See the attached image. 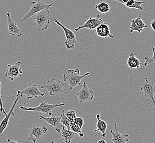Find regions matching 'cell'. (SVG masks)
Segmentation results:
<instances>
[{
	"instance_id": "6da1fadb",
	"label": "cell",
	"mask_w": 155,
	"mask_h": 143,
	"mask_svg": "<svg viewBox=\"0 0 155 143\" xmlns=\"http://www.w3.org/2000/svg\"><path fill=\"white\" fill-rule=\"evenodd\" d=\"M90 75V72H87L84 75H80V70L78 68L68 69L63 76V81L69 84V90L72 91L75 87L81 85V81L84 78Z\"/></svg>"
},
{
	"instance_id": "7a4b0ae2",
	"label": "cell",
	"mask_w": 155,
	"mask_h": 143,
	"mask_svg": "<svg viewBox=\"0 0 155 143\" xmlns=\"http://www.w3.org/2000/svg\"><path fill=\"white\" fill-rule=\"evenodd\" d=\"M35 21L34 25L39 32H43L50 27L51 17L50 9H44L33 15Z\"/></svg>"
},
{
	"instance_id": "3957f363",
	"label": "cell",
	"mask_w": 155,
	"mask_h": 143,
	"mask_svg": "<svg viewBox=\"0 0 155 143\" xmlns=\"http://www.w3.org/2000/svg\"><path fill=\"white\" fill-rule=\"evenodd\" d=\"M65 105V104L61 103V104H49L46 101L41 102L38 106L34 107H27L25 105H19L18 107H20L23 111H34L38 112L40 113L46 114L51 116L52 115V111L54 108L57 107H62Z\"/></svg>"
},
{
	"instance_id": "277c9868",
	"label": "cell",
	"mask_w": 155,
	"mask_h": 143,
	"mask_svg": "<svg viewBox=\"0 0 155 143\" xmlns=\"http://www.w3.org/2000/svg\"><path fill=\"white\" fill-rule=\"evenodd\" d=\"M65 84L62 81L52 78L48 80L45 85H42L41 88L45 89L48 91L51 96L60 95L62 94H67L68 92L64 90Z\"/></svg>"
},
{
	"instance_id": "5b68a950",
	"label": "cell",
	"mask_w": 155,
	"mask_h": 143,
	"mask_svg": "<svg viewBox=\"0 0 155 143\" xmlns=\"http://www.w3.org/2000/svg\"><path fill=\"white\" fill-rule=\"evenodd\" d=\"M140 91L143 96L147 98L145 102L149 101L150 104H152V106L155 107V86L154 83L150 81L147 78H145V81L140 82Z\"/></svg>"
},
{
	"instance_id": "8992f818",
	"label": "cell",
	"mask_w": 155,
	"mask_h": 143,
	"mask_svg": "<svg viewBox=\"0 0 155 143\" xmlns=\"http://www.w3.org/2000/svg\"><path fill=\"white\" fill-rule=\"evenodd\" d=\"M52 5V4H46V0H37L36 1L31 2L30 10L21 19V22H24L27 21L29 18L32 17L33 15L43 9H50Z\"/></svg>"
},
{
	"instance_id": "52a82bcc",
	"label": "cell",
	"mask_w": 155,
	"mask_h": 143,
	"mask_svg": "<svg viewBox=\"0 0 155 143\" xmlns=\"http://www.w3.org/2000/svg\"><path fill=\"white\" fill-rule=\"evenodd\" d=\"M51 21H53L58 26L61 27V28L63 30L66 36V40L64 42V44L66 45L67 48L68 50L74 49L75 47V45L77 43V39L74 33H73V32H72L71 29H69L68 28L63 25L60 21H58L57 19H51Z\"/></svg>"
},
{
	"instance_id": "ba28073f",
	"label": "cell",
	"mask_w": 155,
	"mask_h": 143,
	"mask_svg": "<svg viewBox=\"0 0 155 143\" xmlns=\"http://www.w3.org/2000/svg\"><path fill=\"white\" fill-rule=\"evenodd\" d=\"M17 95L20 96L21 98H22L23 96H25L27 100L25 101L27 102V100L29 99L37 98L39 96L44 97L45 95V94L41 92L36 84L29 83L25 89L18 90Z\"/></svg>"
},
{
	"instance_id": "9c48e42d",
	"label": "cell",
	"mask_w": 155,
	"mask_h": 143,
	"mask_svg": "<svg viewBox=\"0 0 155 143\" xmlns=\"http://www.w3.org/2000/svg\"><path fill=\"white\" fill-rule=\"evenodd\" d=\"M48 131V129L46 126L42 125L39 123H37L34 125H31L30 129L28 131L29 135L28 139V140L35 143L41 139L42 136L45 135Z\"/></svg>"
},
{
	"instance_id": "30bf717a",
	"label": "cell",
	"mask_w": 155,
	"mask_h": 143,
	"mask_svg": "<svg viewBox=\"0 0 155 143\" xmlns=\"http://www.w3.org/2000/svg\"><path fill=\"white\" fill-rule=\"evenodd\" d=\"M21 62L19 61L15 63V65H8L7 69L5 75V78H8L11 81H14L17 78L21 77L23 72L21 68Z\"/></svg>"
},
{
	"instance_id": "8fae6325",
	"label": "cell",
	"mask_w": 155,
	"mask_h": 143,
	"mask_svg": "<svg viewBox=\"0 0 155 143\" xmlns=\"http://www.w3.org/2000/svg\"><path fill=\"white\" fill-rule=\"evenodd\" d=\"M76 96L81 104L85 102L91 101L94 98V91L88 88L86 82H84L82 88L76 94Z\"/></svg>"
},
{
	"instance_id": "7c38bea8",
	"label": "cell",
	"mask_w": 155,
	"mask_h": 143,
	"mask_svg": "<svg viewBox=\"0 0 155 143\" xmlns=\"http://www.w3.org/2000/svg\"><path fill=\"white\" fill-rule=\"evenodd\" d=\"M84 21L85 23L83 25L75 28V32H78L83 29H88L90 30L96 29L98 25L104 22L98 15H96L95 17H90L87 20H84Z\"/></svg>"
},
{
	"instance_id": "4fadbf2b",
	"label": "cell",
	"mask_w": 155,
	"mask_h": 143,
	"mask_svg": "<svg viewBox=\"0 0 155 143\" xmlns=\"http://www.w3.org/2000/svg\"><path fill=\"white\" fill-rule=\"evenodd\" d=\"M21 98V96L17 94L16 98H15L12 107L11 108L9 112L6 114L5 115L6 116L3 118V120L1 121V122L0 123V135L3 134V132L7 127V126L8 125V123H9V119L11 118V116H15V109L16 107V105H17V102L19 101V100Z\"/></svg>"
},
{
	"instance_id": "5bb4252c",
	"label": "cell",
	"mask_w": 155,
	"mask_h": 143,
	"mask_svg": "<svg viewBox=\"0 0 155 143\" xmlns=\"http://www.w3.org/2000/svg\"><path fill=\"white\" fill-rule=\"evenodd\" d=\"M7 16V24H8V32L9 35L12 36H17L18 38H21L23 36V34L21 32V29L18 27L17 23H15L12 17L11 13L7 12L6 14Z\"/></svg>"
},
{
	"instance_id": "9a60e30c",
	"label": "cell",
	"mask_w": 155,
	"mask_h": 143,
	"mask_svg": "<svg viewBox=\"0 0 155 143\" xmlns=\"http://www.w3.org/2000/svg\"><path fill=\"white\" fill-rule=\"evenodd\" d=\"M147 27L148 26L142 20L141 15H139L137 18L133 19L130 21V33H133L134 32L141 33L144 29Z\"/></svg>"
},
{
	"instance_id": "2e32d148",
	"label": "cell",
	"mask_w": 155,
	"mask_h": 143,
	"mask_svg": "<svg viewBox=\"0 0 155 143\" xmlns=\"http://www.w3.org/2000/svg\"><path fill=\"white\" fill-rule=\"evenodd\" d=\"M61 118V116H57L56 115L51 117H45L43 116H39V119L44 120L45 122L48 123L50 126L55 128V130L58 133H60V131L63 125L60 122Z\"/></svg>"
},
{
	"instance_id": "e0dca14e",
	"label": "cell",
	"mask_w": 155,
	"mask_h": 143,
	"mask_svg": "<svg viewBox=\"0 0 155 143\" xmlns=\"http://www.w3.org/2000/svg\"><path fill=\"white\" fill-rule=\"evenodd\" d=\"M110 24L104 22L103 23L98 25V27L96 28L95 32L97 35L99 37L107 39V38H111L113 39L114 36L110 33Z\"/></svg>"
},
{
	"instance_id": "ac0fdd59",
	"label": "cell",
	"mask_w": 155,
	"mask_h": 143,
	"mask_svg": "<svg viewBox=\"0 0 155 143\" xmlns=\"http://www.w3.org/2000/svg\"><path fill=\"white\" fill-rule=\"evenodd\" d=\"M115 131L110 130V133L112 136V141L114 143H126L129 141V135L128 134L120 133L117 128V124L114 123Z\"/></svg>"
},
{
	"instance_id": "d6986e66",
	"label": "cell",
	"mask_w": 155,
	"mask_h": 143,
	"mask_svg": "<svg viewBox=\"0 0 155 143\" xmlns=\"http://www.w3.org/2000/svg\"><path fill=\"white\" fill-rule=\"evenodd\" d=\"M60 134L62 137V140L66 143H71L72 140L74 139L77 134L71 130H69L66 128L65 126L63 125L60 131Z\"/></svg>"
},
{
	"instance_id": "ffe728a7",
	"label": "cell",
	"mask_w": 155,
	"mask_h": 143,
	"mask_svg": "<svg viewBox=\"0 0 155 143\" xmlns=\"http://www.w3.org/2000/svg\"><path fill=\"white\" fill-rule=\"evenodd\" d=\"M137 54L134 52H132L129 54L127 60V66L130 69L140 68L142 63L140 60L137 57Z\"/></svg>"
},
{
	"instance_id": "44dd1931",
	"label": "cell",
	"mask_w": 155,
	"mask_h": 143,
	"mask_svg": "<svg viewBox=\"0 0 155 143\" xmlns=\"http://www.w3.org/2000/svg\"><path fill=\"white\" fill-rule=\"evenodd\" d=\"M96 119L97 122L96 123V129H95V132L100 131L101 133L102 138H104L106 135V131L107 129V125L104 120L101 119L100 115L99 114L96 115Z\"/></svg>"
},
{
	"instance_id": "7402d4cb",
	"label": "cell",
	"mask_w": 155,
	"mask_h": 143,
	"mask_svg": "<svg viewBox=\"0 0 155 143\" xmlns=\"http://www.w3.org/2000/svg\"><path fill=\"white\" fill-rule=\"evenodd\" d=\"M95 9L98 10V11L101 12L102 13H107L108 12H110V7L109 5L105 2H101V3H98L95 6Z\"/></svg>"
},
{
	"instance_id": "603a6c76",
	"label": "cell",
	"mask_w": 155,
	"mask_h": 143,
	"mask_svg": "<svg viewBox=\"0 0 155 143\" xmlns=\"http://www.w3.org/2000/svg\"><path fill=\"white\" fill-rule=\"evenodd\" d=\"M61 120L60 122L62 125L65 126L66 128H68L69 130H71V125L72 121H71L70 119H69L64 114V110H62V113L61 115Z\"/></svg>"
},
{
	"instance_id": "cb8c5ba5",
	"label": "cell",
	"mask_w": 155,
	"mask_h": 143,
	"mask_svg": "<svg viewBox=\"0 0 155 143\" xmlns=\"http://www.w3.org/2000/svg\"><path fill=\"white\" fill-rule=\"evenodd\" d=\"M151 51H152V57H149L146 56L144 58V63H143V66L145 67H147L151 65L152 63H155V47H152L150 48Z\"/></svg>"
},
{
	"instance_id": "d4e9b609",
	"label": "cell",
	"mask_w": 155,
	"mask_h": 143,
	"mask_svg": "<svg viewBox=\"0 0 155 143\" xmlns=\"http://www.w3.org/2000/svg\"><path fill=\"white\" fill-rule=\"evenodd\" d=\"M81 129L78 125H77L74 121H72L71 125V130L74 131L76 134H78L81 138H83L84 135V133L81 131Z\"/></svg>"
},
{
	"instance_id": "484cf974",
	"label": "cell",
	"mask_w": 155,
	"mask_h": 143,
	"mask_svg": "<svg viewBox=\"0 0 155 143\" xmlns=\"http://www.w3.org/2000/svg\"><path fill=\"white\" fill-rule=\"evenodd\" d=\"M64 114L71 121H74V119L77 117L75 111L72 110L64 111Z\"/></svg>"
},
{
	"instance_id": "4316f807",
	"label": "cell",
	"mask_w": 155,
	"mask_h": 143,
	"mask_svg": "<svg viewBox=\"0 0 155 143\" xmlns=\"http://www.w3.org/2000/svg\"><path fill=\"white\" fill-rule=\"evenodd\" d=\"M1 88H2V84H1V82L0 81V112L6 115L7 113H6V111L3 108L2 98V96H1Z\"/></svg>"
},
{
	"instance_id": "83f0119b",
	"label": "cell",
	"mask_w": 155,
	"mask_h": 143,
	"mask_svg": "<svg viewBox=\"0 0 155 143\" xmlns=\"http://www.w3.org/2000/svg\"><path fill=\"white\" fill-rule=\"evenodd\" d=\"M74 122L78 125L81 129H82L84 125V119L81 118V117H77L74 119Z\"/></svg>"
},
{
	"instance_id": "f1b7e54d",
	"label": "cell",
	"mask_w": 155,
	"mask_h": 143,
	"mask_svg": "<svg viewBox=\"0 0 155 143\" xmlns=\"http://www.w3.org/2000/svg\"><path fill=\"white\" fill-rule=\"evenodd\" d=\"M150 25H151V27L152 30H153L154 32H155V19L151 22Z\"/></svg>"
},
{
	"instance_id": "f546056e",
	"label": "cell",
	"mask_w": 155,
	"mask_h": 143,
	"mask_svg": "<svg viewBox=\"0 0 155 143\" xmlns=\"http://www.w3.org/2000/svg\"><path fill=\"white\" fill-rule=\"evenodd\" d=\"M7 142L8 143H18L17 141H15V140H12L11 139H7Z\"/></svg>"
},
{
	"instance_id": "4dcf8cb0",
	"label": "cell",
	"mask_w": 155,
	"mask_h": 143,
	"mask_svg": "<svg viewBox=\"0 0 155 143\" xmlns=\"http://www.w3.org/2000/svg\"><path fill=\"white\" fill-rule=\"evenodd\" d=\"M97 143H106V141L104 139H102V140H98L97 142Z\"/></svg>"
},
{
	"instance_id": "1f68e13d",
	"label": "cell",
	"mask_w": 155,
	"mask_h": 143,
	"mask_svg": "<svg viewBox=\"0 0 155 143\" xmlns=\"http://www.w3.org/2000/svg\"><path fill=\"white\" fill-rule=\"evenodd\" d=\"M0 143H2V141L1 140H0Z\"/></svg>"
},
{
	"instance_id": "d6a6232c",
	"label": "cell",
	"mask_w": 155,
	"mask_h": 143,
	"mask_svg": "<svg viewBox=\"0 0 155 143\" xmlns=\"http://www.w3.org/2000/svg\"><path fill=\"white\" fill-rule=\"evenodd\" d=\"M154 142H155V140H154Z\"/></svg>"
}]
</instances>
